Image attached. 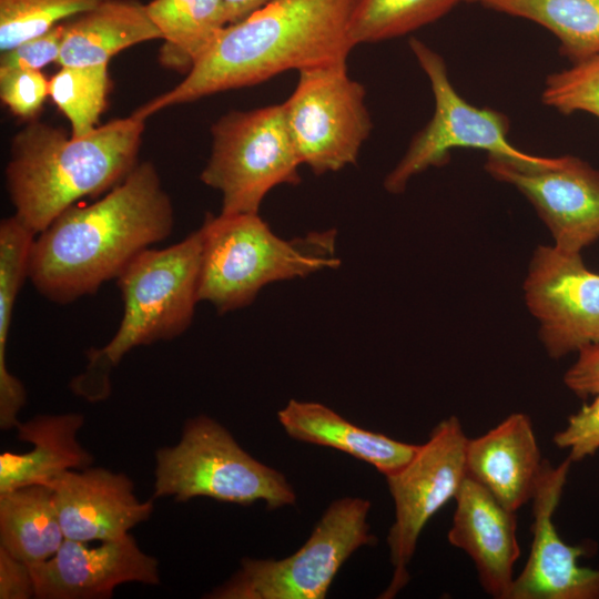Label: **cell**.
I'll list each match as a JSON object with an SVG mask.
<instances>
[{"instance_id": "2e32d148", "label": "cell", "mask_w": 599, "mask_h": 599, "mask_svg": "<svg viewBox=\"0 0 599 599\" xmlns=\"http://www.w3.org/2000/svg\"><path fill=\"white\" fill-rule=\"evenodd\" d=\"M64 537L82 542L121 538L149 519L152 500L141 501L132 480L102 467L71 469L49 484Z\"/></svg>"}, {"instance_id": "9a60e30c", "label": "cell", "mask_w": 599, "mask_h": 599, "mask_svg": "<svg viewBox=\"0 0 599 599\" xmlns=\"http://www.w3.org/2000/svg\"><path fill=\"white\" fill-rule=\"evenodd\" d=\"M64 539L49 559L29 565L40 599H104L126 582L160 583L159 561L144 552L130 534L88 547Z\"/></svg>"}, {"instance_id": "7c38bea8", "label": "cell", "mask_w": 599, "mask_h": 599, "mask_svg": "<svg viewBox=\"0 0 599 599\" xmlns=\"http://www.w3.org/2000/svg\"><path fill=\"white\" fill-rule=\"evenodd\" d=\"M526 304L552 358L599 343V274L580 253L539 245L524 283Z\"/></svg>"}, {"instance_id": "ba28073f", "label": "cell", "mask_w": 599, "mask_h": 599, "mask_svg": "<svg viewBox=\"0 0 599 599\" xmlns=\"http://www.w3.org/2000/svg\"><path fill=\"white\" fill-rule=\"evenodd\" d=\"M370 501H333L308 539L283 559L243 558L240 569L213 589L210 599H323L343 564L361 547L376 544L367 516Z\"/></svg>"}, {"instance_id": "ac0fdd59", "label": "cell", "mask_w": 599, "mask_h": 599, "mask_svg": "<svg viewBox=\"0 0 599 599\" xmlns=\"http://www.w3.org/2000/svg\"><path fill=\"white\" fill-rule=\"evenodd\" d=\"M544 461L531 419L524 413L510 414L466 445L467 476L512 511L531 500Z\"/></svg>"}, {"instance_id": "1f68e13d", "label": "cell", "mask_w": 599, "mask_h": 599, "mask_svg": "<svg viewBox=\"0 0 599 599\" xmlns=\"http://www.w3.org/2000/svg\"><path fill=\"white\" fill-rule=\"evenodd\" d=\"M67 29V21L1 52L0 67L42 70L57 63Z\"/></svg>"}, {"instance_id": "cb8c5ba5", "label": "cell", "mask_w": 599, "mask_h": 599, "mask_svg": "<svg viewBox=\"0 0 599 599\" xmlns=\"http://www.w3.org/2000/svg\"><path fill=\"white\" fill-rule=\"evenodd\" d=\"M35 234L16 215L0 224V427L19 424L18 414L27 400L22 383L9 372L7 345L18 293L28 277Z\"/></svg>"}, {"instance_id": "30bf717a", "label": "cell", "mask_w": 599, "mask_h": 599, "mask_svg": "<svg viewBox=\"0 0 599 599\" xmlns=\"http://www.w3.org/2000/svg\"><path fill=\"white\" fill-rule=\"evenodd\" d=\"M467 440L460 420L449 416L433 428L402 469L385 476L395 508L387 536L393 575L379 598L392 599L407 586L408 566L424 527L455 499L467 477Z\"/></svg>"}, {"instance_id": "836d02e7", "label": "cell", "mask_w": 599, "mask_h": 599, "mask_svg": "<svg viewBox=\"0 0 599 599\" xmlns=\"http://www.w3.org/2000/svg\"><path fill=\"white\" fill-rule=\"evenodd\" d=\"M35 598L30 566L0 547V599Z\"/></svg>"}, {"instance_id": "6da1fadb", "label": "cell", "mask_w": 599, "mask_h": 599, "mask_svg": "<svg viewBox=\"0 0 599 599\" xmlns=\"http://www.w3.org/2000/svg\"><path fill=\"white\" fill-rule=\"evenodd\" d=\"M173 227V203L155 165L138 163L100 200L71 206L35 236L28 278L47 300L71 303L116 278Z\"/></svg>"}, {"instance_id": "e0dca14e", "label": "cell", "mask_w": 599, "mask_h": 599, "mask_svg": "<svg viewBox=\"0 0 599 599\" xmlns=\"http://www.w3.org/2000/svg\"><path fill=\"white\" fill-rule=\"evenodd\" d=\"M455 501L447 534L449 544L470 557L487 595L509 599L515 580L514 567L520 555L516 511L506 508L468 476Z\"/></svg>"}, {"instance_id": "9c48e42d", "label": "cell", "mask_w": 599, "mask_h": 599, "mask_svg": "<svg viewBox=\"0 0 599 599\" xmlns=\"http://www.w3.org/2000/svg\"><path fill=\"white\" fill-rule=\"evenodd\" d=\"M409 48L429 80L435 109L429 122L386 176L384 186L389 193H402L415 175L446 164L455 149L484 150L487 155L534 165L558 162L559 156H539L517 149L508 139L510 124L504 113L465 100L449 80L443 57L426 43L413 38Z\"/></svg>"}, {"instance_id": "4dcf8cb0", "label": "cell", "mask_w": 599, "mask_h": 599, "mask_svg": "<svg viewBox=\"0 0 599 599\" xmlns=\"http://www.w3.org/2000/svg\"><path fill=\"white\" fill-rule=\"evenodd\" d=\"M569 416L565 428L554 435V443L568 449L572 463L581 461L599 450V394Z\"/></svg>"}, {"instance_id": "3957f363", "label": "cell", "mask_w": 599, "mask_h": 599, "mask_svg": "<svg viewBox=\"0 0 599 599\" xmlns=\"http://www.w3.org/2000/svg\"><path fill=\"white\" fill-rule=\"evenodd\" d=\"M145 121L131 114L79 138L29 121L13 135L4 170L13 215L38 235L81 199L112 190L138 165Z\"/></svg>"}, {"instance_id": "d4e9b609", "label": "cell", "mask_w": 599, "mask_h": 599, "mask_svg": "<svg viewBox=\"0 0 599 599\" xmlns=\"http://www.w3.org/2000/svg\"><path fill=\"white\" fill-rule=\"evenodd\" d=\"M536 22L560 42L572 63L599 53V0H465Z\"/></svg>"}, {"instance_id": "ffe728a7", "label": "cell", "mask_w": 599, "mask_h": 599, "mask_svg": "<svg viewBox=\"0 0 599 599\" xmlns=\"http://www.w3.org/2000/svg\"><path fill=\"white\" fill-rule=\"evenodd\" d=\"M277 418L290 437L341 450L372 465L384 476L402 469L419 446L364 429L314 402L291 399L278 410Z\"/></svg>"}, {"instance_id": "4fadbf2b", "label": "cell", "mask_w": 599, "mask_h": 599, "mask_svg": "<svg viewBox=\"0 0 599 599\" xmlns=\"http://www.w3.org/2000/svg\"><path fill=\"white\" fill-rule=\"evenodd\" d=\"M485 169L531 203L555 246L580 253L599 240V171L583 160L565 155L552 165H534L487 155Z\"/></svg>"}, {"instance_id": "d6a6232c", "label": "cell", "mask_w": 599, "mask_h": 599, "mask_svg": "<svg viewBox=\"0 0 599 599\" xmlns=\"http://www.w3.org/2000/svg\"><path fill=\"white\" fill-rule=\"evenodd\" d=\"M577 353L578 358L565 373L564 383L578 397L588 398L599 394V343Z\"/></svg>"}, {"instance_id": "5bb4252c", "label": "cell", "mask_w": 599, "mask_h": 599, "mask_svg": "<svg viewBox=\"0 0 599 599\" xmlns=\"http://www.w3.org/2000/svg\"><path fill=\"white\" fill-rule=\"evenodd\" d=\"M571 464L569 457L558 466L544 461L531 498L530 551L509 599H599V569L579 565L587 547L567 544L554 522Z\"/></svg>"}, {"instance_id": "8fae6325", "label": "cell", "mask_w": 599, "mask_h": 599, "mask_svg": "<svg viewBox=\"0 0 599 599\" xmlns=\"http://www.w3.org/2000/svg\"><path fill=\"white\" fill-rule=\"evenodd\" d=\"M298 74L283 104L301 163L317 175L354 164L372 131L364 87L348 75L346 63Z\"/></svg>"}, {"instance_id": "f1b7e54d", "label": "cell", "mask_w": 599, "mask_h": 599, "mask_svg": "<svg viewBox=\"0 0 599 599\" xmlns=\"http://www.w3.org/2000/svg\"><path fill=\"white\" fill-rule=\"evenodd\" d=\"M541 100L564 114L582 111L599 118V53L548 75Z\"/></svg>"}, {"instance_id": "83f0119b", "label": "cell", "mask_w": 599, "mask_h": 599, "mask_svg": "<svg viewBox=\"0 0 599 599\" xmlns=\"http://www.w3.org/2000/svg\"><path fill=\"white\" fill-rule=\"evenodd\" d=\"M104 0H0V51L14 48Z\"/></svg>"}, {"instance_id": "52a82bcc", "label": "cell", "mask_w": 599, "mask_h": 599, "mask_svg": "<svg viewBox=\"0 0 599 599\" xmlns=\"http://www.w3.org/2000/svg\"><path fill=\"white\" fill-rule=\"evenodd\" d=\"M212 150L201 181L222 194V213H258L267 193L301 182L283 103L230 111L211 128Z\"/></svg>"}, {"instance_id": "7402d4cb", "label": "cell", "mask_w": 599, "mask_h": 599, "mask_svg": "<svg viewBox=\"0 0 599 599\" xmlns=\"http://www.w3.org/2000/svg\"><path fill=\"white\" fill-rule=\"evenodd\" d=\"M64 539L50 486L32 484L0 493V547L12 556L39 564Z\"/></svg>"}, {"instance_id": "603a6c76", "label": "cell", "mask_w": 599, "mask_h": 599, "mask_svg": "<svg viewBox=\"0 0 599 599\" xmlns=\"http://www.w3.org/2000/svg\"><path fill=\"white\" fill-rule=\"evenodd\" d=\"M145 4L163 41L159 62L185 74L227 26L222 0H152Z\"/></svg>"}, {"instance_id": "7a4b0ae2", "label": "cell", "mask_w": 599, "mask_h": 599, "mask_svg": "<svg viewBox=\"0 0 599 599\" xmlns=\"http://www.w3.org/2000/svg\"><path fill=\"white\" fill-rule=\"evenodd\" d=\"M354 1H273L227 24L180 83L132 114L146 120L164 109L255 85L287 70L346 63L355 48L348 32Z\"/></svg>"}, {"instance_id": "4316f807", "label": "cell", "mask_w": 599, "mask_h": 599, "mask_svg": "<svg viewBox=\"0 0 599 599\" xmlns=\"http://www.w3.org/2000/svg\"><path fill=\"white\" fill-rule=\"evenodd\" d=\"M109 89L108 65L60 67L49 79V97L69 120L74 138L98 126Z\"/></svg>"}, {"instance_id": "f546056e", "label": "cell", "mask_w": 599, "mask_h": 599, "mask_svg": "<svg viewBox=\"0 0 599 599\" xmlns=\"http://www.w3.org/2000/svg\"><path fill=\"white\" fill-rule=\"evenodd\" d=\"M49 97V79L41 70L0 67V99L12 114L34 120Z\"/></svg>"}, {"instance_id": "d6986e66", "label": "cell", "mask_w": 599, "mask_h": 599, "mask_svg": "<svg viewBox=\"0 0 599 599\" xmlns=\"http://www.w3.org/2000/svg\"><path fill=\"white\" fill-rule=\"evenodd\" d=\"M84 416L78 413L39 415L19 423L18 438L30 443L27 453L0 455V493L18 487L47 485L71 469L92 466L94 457L80 444Z\"/></svg>"}, {"instance_id": "44dd1931", "label": "cell", "mask_w": 599, "mask_h": 599, "mask_svg": "<svg viewBox=\"0 0 599 599\" xmlns=\"http://www.w3.org/2000/svg\"><path fill=\"white\" fill-rule=\"evenodd\" d=\"M152 40H161V34L145 3L139 0H104L67 21L57 64L109 65L116 53Z\"/></svg>"}, {"instance_id": "8992f818", "label": "cell", "mask_w": 599, "mask_h": 599, "mask_svg": "<svg viewBox=\"0 0 599 599\" xmlns=\"http://www.w3.org/2000/svg\"><path fill=\"white\" fill-rule=\"evenodd\" d=\"M154 498L187 501L207 497L268 509L293 506L296 494L286 477L261 463L219 422L205 415L189 418L180 440L155 453Z\"/></svg>"}, {"instance_id": "5b68a950", "label": "cell", "mask_w": 599, "mask_h": 599, "mask_svg": "<svg viewBox=\"0 0 599 599\" xmlns=\"http://www.w3.org/2000/svg\"><path fill=\"white\" fill-rule=\"evenodd\" d=\"M202 234L197 296L217 312L250 305L267 284L336 268V231L285 240L258 213L207 214Z\"/></svg>"}, {"instance_id": "277c9868", "label": "cell", "mask_w": 599, "mask_h": 599, "mask_svg": "<svg viewBox=\"0 0 599 599\" xmlns=\"http://www.w3.org/2000/svg\"><path fill=\"white\" fill-rule=\"evenodd\" d=\"M200 229L165 248H145L115 278L123 316L111 341L87 352L88 365L72 390L90 402L110 394V373L135 347L182 335L192 324L197 296Z\"/></svg>"}, {"instance_id": "e575fe53", "label": "cell", "mask_w": 599, "mask_h": 599, "mask_svg": "<svg viewBox=\"0 0 599 599\" xmlns=\"http://www.w3.org/2000/svg\"><path fill=\"white\" fill-rule=\"evenodd\" d=\"M227 24L236 23L275 0H222Z\"/></svg>"}, {"instance_id": "484cf974", "label": "cell", "mask_w": 599, "mask_h": 599, "mask_svg": "<svg viewBox=\"0 0 599 599\" xmlns=\"http://www.w3.org/2000/svg\"><path fill=\"white\" fill-rule=\"evenodd\" d=\"M461 0H355L349 38L356 47L389 40L435 22Z\"/></svg>"}]
</instances>
